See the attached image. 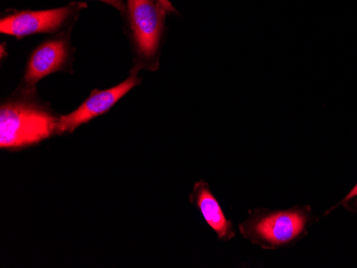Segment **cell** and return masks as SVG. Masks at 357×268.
<instances>
[{"instance_id":"52a82bcc","label":"cell","mask_w":357,"mask_h":268,"mask_svg":"<svg viewBox=\"0 0 357 268\" xmlns=\"http://www.w3.org/2000/svg\"><path fill=\"white\" fill-rule=\"evenodd\" d=\"M190 201L199 210L206 223L218 234L220 239L229 241L234 237V231L231 221L227 219L218 200L211 193L208 184L198 182L194 186Z\"/></svg>"},{"instance_id":"5b68a950","label":"cell","mask_w":357,"mask_h":268,"mask_svg":"<svg viewBox=\"0 0 357 268\" xmlns=\"http://www.w3.org/2000/svg\"><path fill=\"white\" fill-rule=\"evenodd\" d=\"M140 79L136 72L123 83L107 90H94L90 97L82 103V105L69 115L61 116L58 119L57 134H71L83 124L88 123L94 118L100 117L109 111L124 95L131 91L134 87L139 85Z\"/></svg>"},{"instance_id":"7a4b0ae2","label":"cell","mask_w":357,"mask_h":268,"mask_svg":"<svg viewBox=\"0 0 357 268\" xmlns=\"http://www.w3.org/2000/svg\"><path fill=\"white\" fill-rule=\"evenodd\" d=\"M166 9L158 0H126L124 13L128 35L135 52L137 69L154 71L158 67V52L165 28Z\"/></svg>"},{"instance_id":"8992f818","label":"cell","mask_w":357,"mask_h":268,"mask_svg":"<svg viewBox=\"0 0 357 268\" xmlns=\"http://www.w3.org/2000/svg\"><path fill=\"white\" fill-rule=\"evenodd\" d=\"M71 62L69 39L66 37L47 40L32 52L26 67L24 84L33 89L38 81L55 72L67 71Z\"/></svg>"},{"instance_id":"9c48e42d","label":"cell","mask_w":357,"mask_h":268,"mask_svg":"<svg viewBox=\"0 0 357 268\" xmlns=\"http://www.w3.org/2000/svg\"><path fill=\"white\" fill-rule=\"evenodd\" d=\"M158 1L160 3V5L163 6V7L165 8L166 11L176 12L174 6L172 5V3H170L169 0H158Z\"/></svg>"},{"instance_id":"30bf717a","label":"cell","mask_w":357,"mask_h":268,"mask_svg":"<svg viewBox=\"0 0 357 268\" xmlns=\"http://www.w3.org/2000/svg\"><path fill=\"white\" fill-rule=\"evenodd\" d=\"M354 197H357V185L353 188L352 191H351V193L347 196L346 199H344V201H348V200L352 199V198Z\"/></svg>"},{"instance_id":"ba28073f","label":"cell","mask_w":357,"mask_h":268,"mask_svg":"<svg viewBox=\"0 0 357 268\" xmlns=\"http://www.w3.org/2000/svg\"><path fill=\"white\" fill-rule=\"evenodd\" d=\"M100 1H103V3H108V5L115 7L116 9L119 10L121 13H124V12H126V6L124 5L122 0H100Z\"/></svg>"},{"instance_id":"277c9868","label":"cell","mask_w":357,"mask_h":268,"mask_svg":"<svg viewBox=\"0 0 357 268\" xmlns=\"http://www.w3.org/2000/svg\"><path fill=\"white\" fill-rule=\"evenodd\" d=\"M85 3H70L67 7L42 11H20L3 17L0 33L22 39L37 33H55L74 19Z\"/></svg>"},{"instance_id":"6da1fadb","label":"cell","mask_w":357,"mask_h":268,"mask_svg":"<svg viewBox=\"0 0 357 268\" xmlns=\"http://www.w3.org/2000/svg\"><path fill=\"white\" fill-rule=\"evenodd\" d=\"M58 119L32 95L31 88H26L0 108V148L19 150L38 145L57 134Z\"/></svg>"},{"instance_id":"3957f363","label":"cell","mask_w":357,"mask_h":268,"mask_svg":"<svg viewBox=\"0 0 357 268\" xmlns=\"http://www.w3.org/2000/svg\"><path fill=\"white\" fill-rule=\"evenodd\" d=\"M306 223L305 214L292 210L257 216L241 226V230L244 236L255 243L278 247L298 239Z\"/></svg>"}]
</instances>
